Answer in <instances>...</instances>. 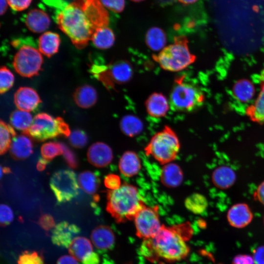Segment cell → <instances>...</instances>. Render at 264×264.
I'll return each instance as SVG.
<instances>
[{"mask_svg":"<svg viewBox=\"0 0 264 264\" xmlns=\"http://www.w3.org/2000/svg\"><path fill=\"white\" fill-rule=\"evenodd\" d=\"M33 147L32 140L29 136L22 134L13 137L10 153L15 159H24L32 154Z\"/></svg>","mask_w":264,"mask_h":264,"instance_id":"44dd1931","label":"cell"},{"mask_svg":"<svg viewBox=\"0 0 264 264\" xmlns=\"http://www.w3.org/2000/svg\"><path fill=\"white\" fill-rule=\"evenodd\" d=\"M160 179L163 185L167 187H178L183 180L182 169L175 163L170 162L166 164L161 169Z\"/></svg>","mask_w":264,"mask_h":264,"instance_id":"d6986e66","label":"cell"},{"mask_svg":"<svg viewBox=\"0 0 264 264\" xmlns=\"http://www.w3.org/2000/svg\"><path fill=\"white\" fill-rule=\"evenodd\" d=\"M69 141L73 147L76 148H82L88 143V137L84 131L76 129L70 133Z\"/></svg>","mask_w":264,"mask_h":264,"instance_id":"8d00e7d4","label":"cell"},{"mask_svg":"<svg viewBox=\"0 0 264 264\" xmlns=\"http://www.w3.org/2000/svg\"><path fill=\"white\" fill-rule=\"evenodd\" d=\"M47 5L59 10L66 5V0H42Z\"/></svg>","mask_w":264,"mask_h":264,"instance_id":"c3c4849f","label":"cell"},{"mask_svg":"<svg viewBox=\"0 0 264 264\" xmlns=\"http://www.w3.org/2000/svg\"><path fill=\"white\" fill-rule=\"evenodd\" d=\"M0 154H5L10 148L11 137L16 136V132L12 126L1 119L0 122Z\"/></svg>","mask_w":264,"mask_h":264,"instance_id":"836d02e7","label":"cell"},{"mask_svg":"<svg viewBox=\"0 0 264 264\" xmlns=\"http://www.w3.org/2000/svg\"><path fill=\"white\" fill-rule=\"evenodd\" d=\"M106 210L117 222L133 220L146 205L137 188L124 183L108 191Z\"/></svg>","mask_w":264,"mask_h":264,"instance_id":"3957f363","label":"cell"},{"mask_svg":"<svg viewBox=\"0 0 264 264\" xmlns=\"http://www.w3.org/2000/svg\"><path fill=\"white\" fill-rule=\"evenodd\" d=\"M60 44V38L58 34L45 32L39 37V50L44 55L50 57L58 52Z\"/></svg>","mask_w":264,"mask_h":264,"instance_id":"d4e9b609","label":"cell"},{"mask_svg":"<svg viewBox=\"0 0 264 264\" xmlns=\"http://www.w3.org/2000/svg\"><path fill=\"white\" fill-rule=\"evenodd\" d=\"M169 102L163 94L154 93L146 102V107L148 114L155 118L164 116L169 108Z\"/></svg>","mask_w":264,"mask_h":264,"instance_id":"7402d4cb","label":"cell"},{"mask_svg":"<svg viewBox=\"0 0 264 264\" xmlns=\"http://www.w3.org/2000/svg\"><path fill=\"white\" fill-rule=\"evenodd\" d=\"M24 134L38 141H44L60 135L68 137L70 130L62 118H54L46 113L42 112L34 117L31 126Z\"/></svg>","mask_w":264,"mask_h":264,"instance_id":"52a82bcc","label":"cell"},{"mask_svg":"<svg viewBox=\"0 0 264 264\" xmlns=\"http://www.w3.org/2000/svg\"><path fill=\"white\" fill-rule=\"evenodd\" d=\"M14 76L12 72L5 66L0 69V92L3 94L13 86Z\"/></svg>","mask_w":264,"mask_h":264,"instance_id":"d590c367","label":"cell"},{"mask_svg":"<svg viewBox=\"0 0 264 264\" xmlns=\"http://www.w3.org/2000/svg\"><path fill=\"white\" fill-rule=\"evenodd\" d=\"M255 92L253 84L247 79L237 81L233 88L235 97L242 102L249 101L253 97Z\"/></svg>","mask_w":264,"mask_h":264,"instance_id":"f1b7e54d","label":"cell"},{"mask_svg":"<svg viewBox=\"0 0 264 264\" xmlns=\"http://www.w3.org/2000/svg\"></svg>","mask_w":264,"mask_h":264,"instance_id":"680465c9","label":"cell"},{"mask_svg":"<svg viewBox=\"0 0 264 264\" xmlns=\"http://www.w3.org/2000/svg\"><path fill=\"white\" fill-rule=\"evenodd\" d=\"M141 162L137 154L133 151H128L121 156L118 168L121 174L127 177L136 175L141 168Z\"/></svg>","mask_w":264,"mask_h":264,"instance_id":"ac0fdd59","label":"cell"},{"mask_svg":"<svg viewBox=\"0 0 264 264\" xmlns=\"http://www.w3.org/2000/svg\"><path fill=\"white\" fill-rule=\"evenodd\" d=\"M43 63L40 51L31 45L23 44L15 54L13 65L21 76L31 78L39 74Z\"/></svg>","mask_w":264,"mask_h":264,"instance_id":"9c48e42d","label":"cell"},{"mask_svg":"<svg viewBox=\"0 0 264 264\" xmlns=\"http://www.w3.org/2000/svg\"><path fill=\"white\" fill-rule=\"evenodd\" d=\"M73 97L76 105L83 109L92 107L97 100V94L95 89L89 85H84L77 88Z\"/></svg>","mask_w":264,"mask_h":264,"instance_id":"cb8c5ba5","label":"cell"},{"mask_svg":"<svg viewBox=\"0 0 264 264\" xmlns=\"http://www.w3.org/2000/svg\"><path fill=\"white\" fill-rule=\"evenodd\" d=\"M82 263L83 264H99L100 263L99 256L97 253L93 252Z\"/></svg>","mask_w":264,"mask_h":264,"instance_id":"f907efd6","label":"cell"},{"mask_svg":"<svg viewBox=\"0 0 264 264\" xmlns=\"http://www.w3.org/2000/svg\"><path fill=\"white\" fill-rule=\"evenodd\" d=\"M179 227L162 225L159 231L151 239L145 240L141 252L145 256L154 255L168 261L185 258L190 249L179 230Z\"/></svg>","mask_w":264,"mask_h":264,"instance_id":"7a4b0ae2","label":"cell"},{"mask_svg":"<svg viewBox=\"0 0 264 264\" xmlns=\"http://www.w3.org/2000/svg\"><path fill=\"white\" fill-rule=\"evenodd\" d=\"M255 264H264V246L255 249L252 256Z\"/></svg>","mask_w":264,"mask_h":264,"instance_id":"7dc6e473","label":"cell"},{"mask_svg":"<svg viewBox=\"0 0 264 264\" xmlns=\"http://www.w3.org/2000/svg\"><path fill=\"white\" fill-rule=\"evenodd\" d=\"M91 41L97 48L106 49L110 48L113 44L115 36L110 28L107 26L103 27L95 31Z\"/></svg>","mask_w":264,"mask_h":264,"instance_id":"4316f807","label":"cell"},{"mask_svg":"<svg viewBox=\"0 0 264 264\" xmlns=\"http://www.w3.org/2000/svg\"><path fill=\"white\" fill-rule=\"evenodd\" d=\"M180 147L177 135L172 129L166 126L151 138L144 151L147 155L165 165L176 158Z\"/></svg>","mask_w":264,"mask_h":264,"instance_id":"5b68a950","label":"cell"},{"mask_svg":"<svg viewBox=\"0 0 264 264\" xmlns=\"http://www.w3.org/2000/svg\"><path fill=\"white\" fill-rule=\"evenodd\" d=\"M205 96L195 84L177 79L170 95L169 105L172 110L179 112H191L202 106Z\"/></svg>","mask_w":264,"mask_h":264,"instance_id":"8992f818","label":"cell"},{"mask_svg":"<svg viewBox=\"0 0 264 264\" xmlns=\"http://www.w3.org/2000/svg\"><path fill=\"white\" fill-rule=\"evenodd\" d=\"M7 0H0V14L2 15L5 13L7 8Z\"/></svg>","mask_w":264,"mask_h":264,"instance_id":"db71d44e","label":"cell"},{"mask_svg":"<svg viewBox=\"0 0 264 264\" xmlns=\"http://www.w3.org/2000/svg\"><path fill=\"white\" fill-rule=\"evenodd\" d=\"M55 20L74 45L81 49L97 29L108 26L109 15L100 0H74L58 10Z\"/></svg>","mask_w":264,"mask_h":264,"instance_id":"6da1fadb","label":"cell"},{"mask_svg":"<svg viewBox=\"0 0 264 264\" xmlns=\"http://www.w3.org/2000/svg\"><path fill=\"white\" fill-rule=\"evenodd\" d=\"M10 7L16 11H21L26 9L30 4L32 0H7Z\"/></svg>","mask_w":264,"mask_h":264,"instance_id":"7bdbcfd3","label":"cell"},{"mask_svg":"<svg viewBox=\"0 0 264 264\" xmlns=\"http://www.w3.org/2000/svg\"><path fill=\"white\" fill-rule=\"evenodd\" d=\"M18 264H44L41 256L37 252L25 251L19 257Z\"/></svg>","mask_w":264,"mask_h":264,"instance_id":"74e56055","label":"cell"},{"mask_svg":"<svg viewBox=\"0 0 264 264\" xmlns=\"http://www.w3.org/2000/svg\"><path fill=\"white\" fill-rule=\"evenodd\" d=\"M133 2H140V1H143L144 0H131Z\"/></svg>","mask_w":264,"mask_h":264,"instance_id":"6f0895ef","label":"cell"},{"mask_svg":"<svg viewBox=\"0 0 264 264\" xmlns=\"http://www.w3.org/2000/svg\"><path fill=\"white\" fill-rule=\"evenodd\" d=\"M226 218L229 224L234 228L241 229L248 225L253 219V212L245 203L233 205L227 212Z\"/></svg>","mask_w":264,"mask_h":264,"instance_id":"7c38bea8","label":"cell"},{"mask_svg":"<svg viewBox=\"0 0 264 264\" xmlns=\"http://www.w3.org/2000/svg\"><path fill=\"white\" fill-rule=\"evenodd\" d=\"M103 5L115 13L122 12L125 6V0H100Z\"/></svg>","mask_w":264,"mask_h":264,"instance_id":"60d3db41","label":"cell"},{"mask_svg":"<svg viewBox=\"0 0 264 264\" xmlns=\"http://www.w3.org/2000/svg\"><path fill=\"white\" fill-rule=\"evenodd\" d=\"M40 225L45 230H49L55 226L53 217L48 214L43 215L39 219Z\"/></svg>","mask_w":264,"mask_h":264,"instance_id":"ee69618b","label":"cell"},{"mask_svg":"<svg viewBox=\"0 0 264 264\" xmlns=\"http://www.w3.org/2000/svg\"><path fill=\"white\" fill-rule=\"evenodd\" d=\"M41 152L42 157L50 161L56 156L63 154V150L59 143L49 142L43 144Z\"/></svg>","mask_w":264,"mask_h":264,"instance_id":"e575fe53","label":"cell"},{"mask_svg":"<svg viewBox=\"0 0 264 264\" xmlns=\"http://www.w3.org/2000/svg\"><path fill=\"white\" fill-rule=\"evenodd\" d=\"M12 172L10 169L9 167H2L0 166V178H1L3 174H7L9 173H11Z\"/></svg>","mask_w":264,"mask_h":264,"instance_id":"11a10c76","label":"cell"},{"mask_svg":"<svg viewBox=\"0 0 264 264\" xmlns=\"http://www.w3.org/2000/svg\"><path fill=\"white\" fill-rule=\"evenodd\" d=\"M80 232L76 225L67 221H62L54 227L52 235V242L59 246L68 248L73 240Z\"/></svg>","mask_w":264,"mask_h":264,"instance_id":"4fadbf2b","label":"cell"},{"mask_svg":"<svg viewBox=\"0 0 264 264\" xmlns=\"http://www.w3.org/2000/svg\"><path fill=\"white\" fill-rule=\"evenodd\" d=\"M57 264H79L77 260L72 255L62 256L58 259Z\"/></svg>","mask_w":264,"mask_h":264,"instance_id":"681fc988","label":"cell"},{"mask_svg":"<svg viewBox=\"0 0 264 264\" xmlns=\"http://www.w3.org/2000/svg\"><path fill=\"white\" fill-rule=\"evenodd\" d=\"M91 241L95 247L99 250L111 248L115 242V236L111 229L106 225L96 227L91 234Z\"/></svg>","mask_w":264,"mask_h":264,"instance_id":"ffe728a7","label":"cell"},{"mask_svg":"<svg viewBox=\"0 0 264 264\" xmlns=\"http://www.w3.org/2000/svg\"><path fill=\"white\" fill-rule=\"evenodd\" d=\"M93 75L105 85H110L111 81L124 83L131 78L132 70L131 65L126 61H120L108 66H98L93 64L90 68Z\"/></svg>","mask_w":264,"mask_h":264,"instance_id":"30bf717a","label":"cell"},{"mask_svg":"<svg viewBox=\"0 0 264 264\" xmlns=\"http://www.w3.org/2000/svg\"><path fill=\"white\" fill-rule=\"evenodd\" d=\"M68 248L71 255L82 262L93 252L91 242L84 237L75 238Z\"/></svg>","mask_w":264,"mask_h":264,"instance_id":"484cf974","label":"cell"},{"mask_svg":"<svg viewBox=\"0 0 264 264\" xmlns=\"http://www.w3.org/2000/svg\"><path fill=\"white\" fill-rule=\"evenodd\" d=\"M153 58L163 69L173 72L186 68L196 60L189 50L188 40L183 36L175 37L172 44L165 47Z\"/></svg>","mask_w":264,"mask_h":264,"instance_id":"277c9868","label":"cell"},{"mask_svg":"<svg viewBox=\"0 0 264 264\" xmlns=\"http://www.w3.org/2000/svg\"><path fill=\"white\" fill-rule=\"evenodd\" d=\"M48 162V161L45 160L43 158H39L36 166L37 170L39 171H44L45 169L46 166Z\"/></svg>","mask_w":264,"mask_h":264,"instance_id":"816d5d0a","label":"cell"},{"mask_svg":"<svg viewBox=\"0 0 264 264\" xmlns=\"http://www.w3.org/2000/svg\"><path fill=\"white\" fill-rule=\"evenodd\" d=\"M186 208L195 214H201L207 208L208 202L207 198L199 193H194L189 196L185 200Z\"/></svg>","mask_w":264,"mask_h":264,"instance_id":"d6a6232c","label":"cell"},{"mask_svg":"<svg viewBox=\"0 0 264 264\" xmlns=\"http://www.w3.org/2000/svg\"><path fill=\"white\" fill-rule=\"evenodd\" d=\"M120 127L123 133L130 137H133L140 134L143 129V124L137 117L128 115L121 120Z\"/></svg>","mask_w":264,"mask_h":264,"instance_id":"f546056e","label":"cell"},{"mask_svg":"<svg viewBox=\"0 0 264 264\" xmlns=\"http://www.w3.org/2000/svg\"><path fill=\"white\" fill-rule=\"evenodd\" d=\"M49 185L58 204L69 201L79 194L76 174L70 170L55 172L50 178Z\"/></svg>","mask_w":264,"mask_h":264,"instance_id":"ba28073f","label":"cell"},{"mask_svg":"<svg viewBox=\"0 0 264 264\" xmlns=\"http://www.w3.org/2000/svg\"><path fill=\"white\" fill-rule=\"evenodd\" d=\"M104 184L105 186L110 190L116 189L122 185L119 176L113 174L106 176L104 178Z\"/></svg>","mask_w":264,"mask_h":264,"instance_id":"b9f144b4","label":"cell"},{"mask_svg":"<svg viewBox=\"0 0 264 264\" xmlns=\"http://www.w3.org/2000/svg\"><path fill=\"white\" fill-rule=\"evenodd\" d=\"M33 118L29 112L20 110H14L10 116L12 127L22 131L24 133L31 126Z\"/></svg>","mask_w":264,"mask_h":264,"instance_id":"1f68e13d","label":"cell"},{"mask_svg":"<svg viewBox=\"0 0 264 264\" xmlns=\"http://www.w3.org/2000/svg\"><path fill=\"white\" fill-rule=\"evenodd\" d=\"M78 182L81 188L87 194L95 195L100 186L98 175L93 172L85 171L78 176Z\"/></svg>","mask_w":264,"mask_h":264,"instance_id":"83f0119b","label":"cell"},{"mask_svg":"<svg viewBox=\"0 0 264 264\" xmlns=\"http://www.w3.org/2000/svg\"><path fill=\"white\" fill-rule=\"evenodd\" d=\"M212 181L220 189H227L233 186L236 179L234 171L227 166H220L216 168L212 174Z\"/></svg>","mask_w":264,"mask_h":264,"instance_id":"603a6c76","label":"cell"},{"mask_svg":"<svg viewBox=\"0 0 264 264\" xmlns=\"http://www.w3.org/2000/svg\"><path fill=\"white\" fill-rule=\"evenodd\" d=\"M146 44L153 50L163 49L166 43V36L164 31L157 27L150 28L145 36Z\"/></svg>","mask_w":264,"mask_h":264,"instance_id":"4dcf8cb0","label":"cell"},{"mask_svg":"<svg viewBox=\"0 0 264 264\" xmlns=\"http://www.w3.org/2000/svg\"><path fill=\"white\" fill-rule=\"evenodd\" d=\"M0 222L1 226L10 223L14 219V214L9 206L4 204H0Z\"/></svg>","mask_w":264,"mask_h":264,"instance_id":"ab89813d","label":"cell"},{"mask_svg":"<svg viewBox=\"0 0 264 264\" xmlns=\"http://www.w3.org/2000/svg\"><path fill=\"white\" fill-rule=\"evenodd\" d=\"M254 198L264 205V181L257 187L253 194Z\"/></svg>","mask_w":264,"mask_h":264,"instance_id":"bcb514c9","label":"cell"},{"mask_svg":"<svg viewBox=\"0 0 264 264\" xmlns=\"http://www.w3.org/2000/svg\"><path fill=\"white\" fill-rule=\"evenodd\" d=\"M177 0L183 4L188 5V4H191L194 3L196 2H197L198 0Z\"/></svg>","mask_w":264,"mask_h":264,"instance_id":"9f6ffc18","label":"cell"},{"mask_svg":"<svg viewBox=\"0 0 264 264\" xmlns=\"http://www.w3.org/2000/svg\"><path fill=\"white\" fill-rule=\"evenodd\" d=\"M133 220L137 236L145 240L154 237L162 226L157 206L153 207L145 206L137 214Z\"/></svg>","mask_w":264,"mask_h":264,"instance_id":"8fae6325","label":"cell"},{"mask_svg":"<svg viewBox=\"0 0 264 264\" xmlns=\"http://www.w3.org/2000/svg\"><path fill=\"white\" fill-rule=\"evenodd\" d=\"M232 264H255L253 256L247 254H239L235 256Z\"/></svg>","mask_w":264,"mask_h":264,"instance_id":"f6af8a7d","label":"cell"},{"mask_svg":"<svg viewBox=\"0 0 264 264\" xmlns=\"http://www.w3.org/2000/svg\"><path fill=\"white\" fill-rule=\"evenodd\" d=\"M88 162L93 166L103 168L109 165L112 161V150L107 144L97 142L92 144L87 152Z\"/></svg>","mask_w":264,"mask_h":264,"instance_id":"5bb4252c","label":"cell"},{"mask_svg":"<svg viewBox=\"0 0 264 264\" xmlns=\"http://www.w3.org/2000/svg\"><path fill=\"white\" fill-rule=\"evenodd\" d=\"M260 92L254 102L246 110V116L252 121L259 124H264V69L259 77Z\"/></svg>","mask_w":264,"mask_h":264,"instance_id":"2e32d148","label":"cell"},{"mask_svg":"<svg viewBox=\"0 0 264 264\" xmlns=\"http://www.w3.org/2000/svg\"><path fill=\"white\" fill-rule=\"evenodd\" d=\"M176 1V0H157V2L162 7L171 5Z\"/></svg>","mask_w":264,"mask_h":264,"instance_id":"f5cc1de1","label":"cell"},{"mask_svg":"<svg viewBox=\"0 0 264 264\" xmlns=\"http://www.w3.org/2000/svg\"><path fill=\"white\" fill-rule=\"evenodd\" d=\"M63 150L64 158L67 165L72 169H76L78 161L75 153L65 143H59Z\"/></svg>","mask_w":264,"mask_h":264,"instance_id":"f35d334b","label":"cell"},{"mask_svg":"<svg viewBox=\"0 0 264 264\" xmlns=\"http://www.w3.org/2000/svg\"><path fill=\"white\" fill-rule=\"evenodd\" d=\"M14 101L18 110L28 112L35 110L42 102L37 91L27 87H21L16 91Z\"/></svg>","mask_w":264,"mask_h":264,"instance_id":"9a60e30c","label":"cell"},{"mask_svg":"<svg viewBox=\"0 0 264 264\" xmlns=\"http://www.w3.org/2000/svg\"><path fill=\"white\" fill-rule=\"evenodd\" d=\"M24 21L27 28L36 33L45 31L50 24V20L48 15L40 9H34L30 11L24 17Z\"/></svg>","mask_w":264,"mask_h":264,"instance_id":"e0dca14e","label":"cell"}]
</instances>
